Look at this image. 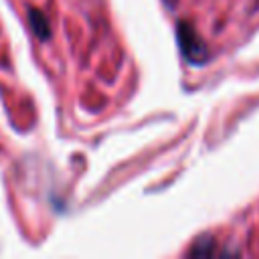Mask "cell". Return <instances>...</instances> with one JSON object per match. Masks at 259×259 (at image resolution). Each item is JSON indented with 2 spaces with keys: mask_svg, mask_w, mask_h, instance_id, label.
Here are the masks:
<instances>
[{
  "mask_svg": "<svg viewBox=\"0 0 259 259\" xmlns=\"http://www.w3.org/2000/svg\"><path fill=\"white\" fill-rule=\"evenodd\" d=\"M212 251H214V241L204 235V237H200V239L192 245L190 255H210Z\"/></svg>",
  "mask_w": 259,
  "mask_h": 259,
  "instance_id": "obj_2",
  "label": "cell"
},
{
  "mask_svg": "<svg viewBox=\"0 0 259 259\" xmlns=\"http://www.w3.org/2000/svg\"><path fill=\"white\" fill-rule=\"evenodd\" d=\"M178 38H180V47H182L184 55H186L190 61L198 63V61H204V59H206L208 51H206L204 42L198 38V34H196L188 24H184V22L178 24Z\"/></svg>",
  "mask_w": 259,
  "mask_h": 259,
  "instance_id": "obj_1",
  "label": "cell"
}]
</instances>
